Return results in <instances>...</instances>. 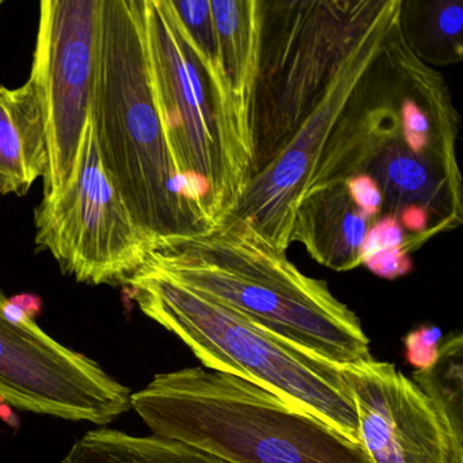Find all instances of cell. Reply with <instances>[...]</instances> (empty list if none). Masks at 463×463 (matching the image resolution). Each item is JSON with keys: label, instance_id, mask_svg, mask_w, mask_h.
<instances>
[{"label": "cell", "instance_id": "8992f818", "mask_svg": "<svg viewBox=\"0 0 463 463\" xmlns=\"http://www.w3.org/2000/svg\"><path fill=\"white\" fill-rule=\"evenodd\" d=\"M379 4L381 0H261L251 177L299 131Z\"/></svg>", "mask_w": 463, "mask_h": 463}, {"label": "cell", "instance_id": "44dd1931", "mask_svg": "<svg viewBox=\"0 0 463 463\" xmlns=\"http://www.w3.org/2000/svg\"><path fill=\"white\" fill-rule=\"evenodd\" d=\"M346 191L363 216L373 223L382 215L381 191L370 175H359L345 181Z\"/></svg>", "mask_w": 463, "mask_h": 463}, {"label": "cell", "instance_id": "e0dca14e", "mask_svg": "<svg viewBox=\"0 0 463 463\" xmlns=\"http://www.w3.org/2000/svg\"><path fill=\"white\" fill-rule=\"evenodd\" d=\"M61 463H223L186 444L159 436H134L120 430H89Z\"/></svg>", "mask_w": 463, "mask_h": 463}, {"label": "cell", "instance_id": "d4e9b609", "mask_svg": "<svg viewBox=\"0 0 463 463\" xmlns=\"http://www.w3.org/2000/svg\"><path fill=\"white\" fill-rule=\"evenodd\" d=\"M2 5H4V0H0V6H2Z\"/></svg>", "mask_w": 463, "mask_h": 463}, {"label": "cell", "instance_id": "603a6c76", "mask_svg": "<svg viewBox=\"0 0 463 463\" xmlns=\"http://www.w3.org/2000/svg\"><path fill=\"white\" fill-rule=\"evenodd\" d=\"M15 305L20 306L31 318L34 319V317L39 316L40 310H42V300L37 298L36 295L24 294L18 295V297L10 298Z\"/></svg>", "mask_w": 463, "mask_h": 463}, {"label": "cell", "instance_id": "ac0fdd59", "mask_svg": "<svg viewBox=\"0 0 463 463\" xmlns=\"http://www.w3.org/2000/svg\"><path fill=\"white\" fill-rule=\"evenodd\" d=\"M413 382L432 401L457 443L463 446V340L451 335L432 367L416 371Z\"/></svg>", "mask_w": 463, "mask_h": 463}, {"label": "cell", "instance_id": "cb8c5ba5", "mask_svg": "<svg viewBox=\"0 0 463 463\" xmlns=\"http://www.w3.org/2000/svg\"><path fill=\"white\" fill-rule=\"evenodd\" d=\"M13 416L12 411H10L9 403L0 401V417L4 420H9Z\"/></svg>", "mask_w": 463, "mask_h": 463}, {"label": "cell", "instance_id": "7a4b0ae2", "mask_svg": "<svg viewBox=\"0 0 463 463\" xmlns=\"http://www.w3.org/2000/svg\"><path fill=\"white\" fill-rule=\"evenodd\" d=\"M143 267L337 365L371 359L356 314L325 281L300 272L250 224L224 216L202 234L151 249Z\"/></svg>", "mask_w": 463, "mask_h": 463}, {"label": "cell", "instance_id": "52a82bcc", "mask_svg": "<svg viewBox=\"0 0 463 463\" xmlns=\"http://www.w3.org/2000/svg\"><path fill=\"white\" fill-rule=\"evenodd\" d=\"M37 246L89 286H127L153 249L105 167L93 120L70 183L34 210Z\"/></svg>", "mask_w": 463, "mask_h": 463}, {"label": "cell", "instance_id": "8fae6325", "mask_svg": "<svg viewBox=\"0 0 463 463\" xmlns=\"http://www.w3.org/2000/svg\"><path fill=\"white\" fill-rule=\"evenodd\" d=\"M340 370L373 463H463V446L432 401L392 363L371 357Z\"/></svg>", "mask_w": 463, "mask_h": 463}, {"label": "cell", "instance_id": "9a60e30c", "mask_svg": "<svg viewBox=\"0 0 463 463\" xmlns=\"http://www.w3.org/2000/svg\"><path fill=\"white\" fill-rule=\"evenodd\" d=\"M210 5L222 66L235 107L251 127L259 71L261 0H210Z\"/></svg>", "mask_w": 463, "mask_h": 463}, {"label": "cell", "instance_id": "5bb4252c", "mask_svg": "<svg viewBox=\"0 0 463 463\" xmlns=\"http://www.w3.org/2000/svg\"><path fill=\"white\" fill-rule=\"evenodd\" d=\"M371 222L352 202L345 183L306 194L295 215L292 243L299 242L318 264L348 272L362 265Z\"/></svg>", "mask_w": 463, "mask_h": 463}, {"label": "cell", "instance_id": "ba28073f", "mask_svg": "<svg viewBox=\"0 0 463 463\" xmlns=\"http://www.w3.org/2000/svg\"><path fill=\"white\" fill-rule=\"evenodd\" d=\"M401 5L402 0H381L364 33L313 112L279 156L251 177L229 213L250 224L283 253L292 245L295 215L318 173L333 134L400 24Z\"/></svg>", "mask_w": 463, "mask_h": 463}, {"label": "cell", "instance_id": "7c38bea8", "mask_svg": "<svg viewBox=\"0 0 463 463\" xmlns=\"http://www.w3.org/2000/svg\"><path fill=\"white\" fill-rule=\"evenodd\" d=\"M359 175H370L378 185L383 199L381 216L398 218L405 208H422L430 213L433 237L462 224V183L438 162L409 150L400 129L375 146Z\"/></svg>", "mask_w": 463, "mask_h": 463}, {"label": "cell", "instance_id": "277c9868", "mask_svg": "<svg viewBox=\"0 0 463 463\" xmlns=\"http://www.w3.org/2000/svg\"><path fill=\"white\" fill-rule=\"evenodd\" d=\"M131 408L159 438L223 463H373L362 444L318 417L229 373H158Z\"/></svg>", "mask_w": 463, "mask_h": 463}, {"label": "cell", "instance_id": "7402d4cb", "mask_svg": "<svg viewBox=\"0 0 463 463\" xmlns=\"http://www.w3.org/2000/svg\"><path fill=\"white\" fill-rule=\"evenodd\" d=\"M362 265L373 275L387 280H394L401 276L408 275L413 269L411 256L402 248L376 251L373 256L363 260Z\"/></svg>", "mask_w": 463, "mask_h": 463}, {"label": "cell", "instance_id": "9c48e42d", "mask_svg": "<svg viewBox=\"0 0 463 463\" xmlns=\"http://www.w3.org/2000/svg\"><path fill=\"white\" fill-rule=\"evenodd\" d=\"M102 0H44L31 77L44 105L48 132L43 199L66 188L93 116L101 47Z\"/></svg>", "mask_w": 463, "mask_h": 463}, {"label": "cell", "instance_id": "3957f363", "mask_svg": "<svg viewBox=\"0 0 463 463\" xmlns=\"http://www.w3.org/2000/svg\"><path fill=\"white\" fill-rule=\"evenodd\" d=\"M154 88L175 161L213 223L253 175L251 127L235 107L208 0H145Z\"/></svg>", "mask_w": 463, "mask_h": 463}, {"label": "cell", "instance_id": "5b68a950", "mask_svg": "<svg viewBox=\"0 0 463 463\" xmlns=\"http://www.w3.org/2000/svg\"><path fill=\"white\" fill-rule=\"evenodd\" d=\"M127 287L140 310L177 335L204 368L250 382L360 443L356 409L340 365L151 268L143 267Z\"/></svg>", "mask_w": 463, "mask_h": 463}, {"label": "cell", "instance_id": "2e32d148", "mask_svg": "<svg viewBox=\"0 0 463 463\" xmlns=\"http://www.w3.org/2000/svg\"><path fill=\"white\" fill-rule=\"evenodd\" d=\"M400 26L409 50L430 66L463 58V0H402Z\"/></svg>", "mask_w": 463, "mask_h": 463}, {"label": "cell", "instance_id": "4fadbf2b", "mask_svg": "<svg viewBox=\"0 0 463 463\" xmlns=\"http://www.w3.org/2000/svg\"><path fill=\"white\" fill-rule=\"evenodd\" d=\"M47 118L36 80L0 85V194L25 196L47 175Z\"/></svg>", "mask_w": 463, "mask_h": 463}, {"label": "cell", "instance_id": "30bf717a", "mask_svg": "<svg viewBox=\"0 0 463 463\" xmlns=\"http://www.w3.org/2000/svg\"><path fill=\"white\" fill-rule=\"evenodd\" d=\"M0 291V401L32 413L107 425L131 409V390L36 321L17 324Z\"/></svg>", "mask_w": 463, "mask_h": 463}, {"label": "cell", "instance_id": "ffe728a7", "mask_svg": "<svg viewBox=\"0 0 463 463\" xmlns=\"http://www.w3.org/2000/svg\"><path fill=\"white\" fill-rule=\"evenodd\" d=\"M408 237L405 230L394 216H379L373 222L365 237L362 250V262L367 257L373 256L376 251L384 249L402 248L408 253ZM409 254V253H408Z\"/></svg>", "mask_w": 463, "mask_h": 463}, {"label": "cell", "instance_id": "d6986e66", "mask_svg": "<svg viewBox=\"0 0 463 463\" xmlns=\"http://www.w3.org/2000/svg\"><path fill=\"white\" fill-rule=\"evenodd\" d=\"M443 333L438 326H421L405 337L406 360L417 371L428 370L435 364L440 354Z\"/></svg>", "mask_w": 463, "mask_h": 463}, {"label": "cell", "instance_id": "6da1fadb", "mask_svg": "<svg viewBox=\"0 0 463 463\" xmlns=\"http://www.w3.org/2000/svg\"><path fill=\"white\" fill-rule=\"evenodd\" d=\"M91 120L105 167L153 248L215 226L170 146L151 72L145 0H102Z\"/></svg>", "mask_w": 463, "mask_h": 463}]
</instances>
